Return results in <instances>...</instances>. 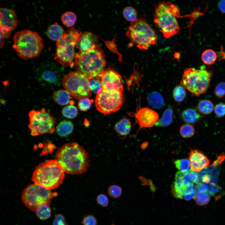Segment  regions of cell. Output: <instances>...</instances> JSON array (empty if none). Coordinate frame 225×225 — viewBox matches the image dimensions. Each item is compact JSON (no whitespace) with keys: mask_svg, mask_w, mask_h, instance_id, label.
<instances>
[{"mask_svg":"<svg viewBox=\"0 0 225 225\" xmlns=\"http://www.w3.org/2000/svg\"><path fill=\"white\" fill-rule=\"evenodd\" d=\"M108 192L109 195L112 198H117L122 195V191L120 187L117 185H112L109 187Z\"/></svg>","mask_w":225,"mask_h":225,"instance_id":"74e56055","label":"cell"},{"mask_svg":"<svg viewBox=\"0 0 225 225\" xmlns=\"http://www.w3.org/2000/svg\"><path fill=\"white\" fill-rule=\"evenodd\" d=\"M61 20L64 25L70 27L75 24L77 20V17L73 12L67 11L62 14Z\"/></svg>","mask_w":225,"mask_h":225,"instance_id":"f1b7e54d","label":"cell"},{"mask_svg":"<svg viewBox=\"0 0 225 225\" xmlns=\"http://www.w3.org/2000/svg\"><path fill=\"white\" fill-rule=\"evenodd\" d=\"M126 35L131 42L140 49L146 50L156 43L157 36L145 18L139 16L131 22Z\"/></svg>","mask_w":225,"mask_h":225,"instance_id":"8992f818","label":"cell"},{"mask_svg":"<svg viewBox=\"0 0 225 225\" xmlns=\"http://www.w3.org/2000/svg\"><path fill=\"white\" fill-rule=\"evenodd\" d=\"M98 40L96 35L90 32H84L78 37L75 46L80 51H86L98 44Z\"/></svg>","mask_w":225,"mask_h":225,"instance_id":"ac0fdd59","label":"cell"},{"mask_svg":"<svg viewBox=\"0 0 225 225\" xmlns=\"http://www.w3.org/2000/svg\"><path fill=\"white\" fill-rule=\"evenodd\" d=\"M88 80L90 88L94 92L97 94L103 90L101 78H94Z\"/></svg>","mask_w":225,"mask_h":225,"instance_id":"8d00e7d4","label":"cell"},{"mask_svg":"<svg viewBox=\"0 0 225 225\" xmlns=\"http://www.w3.org/2000/svg\"><path fill=\"white\" fill-rule=\"evenodd\" d=\"M194 196L192 194H186L183 195V198L186 200H189L192 199L193 198H194Z\"/></svg>","mask_w":225,"mask_h":225,"instance_id":"681fc988","label":"cell"},{"mask_svg":"<svg viewBox=\"0 0 225 225\" xmlns=\"http://www.w3.org/2000/svg\"><path fill=\"white\" fill-rule=\"evenodd\" d=\"M57 193L34 183L27 186L22 191V200L25 206L31 211L35 212L43 204L50 205L52 199Z\"/></svg>","mask_w":225,"mask_h":225,"instance_id":"9c48e42d","label":"cell"},{"mask_svg":"<svg viewBox=\"0 0 225 225\" xmlns=\"http://www.w3.org/2000/svg\"><path fill=\"white\" fill-rule=\"evenodd\" d=\"M96 201L97 204L100 206L106 207L109 204V199L105 195L101 194L98 195L96 198Z\"/></svg>","mask_w":225,"mask_h":225,"instance_id":"60d3db41","label":"cell"},{"mask_svg":"<svg viewBox=\"0 0 225 225\" xmlns=\"http://www.w3.org/2000/svg\"><path fill=\"white\" fill-rule=\"evenodd\" d=\"M193 198L197 204L200 206L207 204L210 200V195L204 192H197Z\"/></svg>","mask_w":225,"mask_h":225,"instance_id":"1f68e13d","label":"cell"},{"mask_svg":"<svg viewBox=\"0 0 225 225\" xmlns=\"http://www.w3.org/2000/svg\"><path fill=\"white\" fill-rule=\"evenodd\" d=\"M174 163L176 167L182 172L188 171L190 168L189 160L187 159H178Z\"/></svg>","mask_w":225,"mask_h":225,"instance_id":"d590c367","label":"cell"},{"mask_svg":"<svg viewBox=\"0 0 225 225\" xmlns=\"http://www.w3.org/2000/svg\"><path fill=\"white\" fill-rule=\"evenodd\" d=\"M207 193L210 196H214L221 189V188L216 184L211 183L208 185Z\"/></svg>","mask_w":225,"mask_h":225,"instance_id":"ee69618b","label":"cell"},{"mask_svg":"<svg viewBox=\"0 0 225 225\" xmlns=\"http://www.w3.org/2000/svg\"><path fill=\"white\" fill-rule=\"evenodd\" d=\"M214 93L218 98L223 97L225 95V82L219 83L215 88Z\"/></svg>","mask_w":225,"mask_h":225,"instance_id":"ab89813d","label":"cell"},{"mask_svg":"<svg viewBox=\"0 0 225 225\" xmlns=\"http://www.w3.org/2000/svg\"><path fill=\"white\" fill-rule=\"evenodd\" d=\"M52 225H67L63 216L61 214L56 215L53 221Z\"/></svg>","mask_w":225,"mask_h":225,"instance_id":"f6af8a7d","label":"cell"},{"mask_svg":"<svg viewBox=\"0 0 225 225\" xmlns=\"http://www.w3.org/2000/svg\"><path fill=\"white\" fill-rule=\"evenodd\" d=\"M111 225H115V224H114V223H113Z\"/></svg>","mask_w":225,"mask_h":225,"instance_id":"f907efd6","label":"cell"},{"mask_svg":"<svg viewBox=\"0 0 225 225\" xmlns=\"http://www.w3.org/2000/svg\"><path fill=\"white\" fill-rule=\"evenodd\" d=\"M13 40V48L24 60L38 56L43 48L42 39L38 33L29 29L16 32Z\"/></svg>","mask_w":225,"mask_h":225,"instance_id":"5b68a950","label":"cell"},{"mask_svg":"<svg viewBox=\"0 0 225 225\" xmlns=\"http://www.w3.org/2000/svg\"><path fill=\"white\" fill-rule=\"evenodd\" d=\"M0 38H8L16 28L18 20L15 9L1 8L0 9Z\"/></svg>","mask_w":225,"mask_h":225,"instance_id":"5bb4252c","label":"cell"},{"mask_svg":"<svg viewBox=\"0 0 225 225\" xmlns=\"http://www.w3.org/2000/svg\"><path fill=\"white\" fill-rule=\"evenodd\" d=\"M182 117L186 122L192 123L197 122L201 118L200 114L195 109L188 108L182 113Z\"/></svg>","mask_w":225,"mask_h":225,"instance_id":"cb8c5ba5","label":"cell"},{"mask_svg":"<svg viewBox=\"0 0 225 225\" xmlns=\"http://www.w3.org/2000/svg\"><path fill=\"white\" fill-rule=\"evenodd\" d=\"M65 172L56 160H48L36 168L32 178L34 183L51 190L59 187L63 182Z\"/></svg>","mask_w":225,"mask_h":225,"instance_id":"277c9868","label":"cell"},{"mask_svg":"<svg viewBox=\"0 0 225 225\" xmlns=\"http://www.w3.org/2000/svg\"><path fill=\"white\" fill-rule=\"evenodd\" d=\"M81 33L73 28H69L62 38L57 41L54 58L63 66L72 68L75 65L74 48Z\"/></svg>","mask_w":225,"mask_h":225,"instance_id":"ba28073f","label":"cell"},{"mask_svg":"<svg viewBox=\"0 0 225 225\" xmlns=\"http://www.w3.org/2000/svg\"><path fill=\"white\" fill-rule=\"evenodd\" d=\"M211 178L210 176L208 174L204 175L200 178V179L202 182L208 183L210 182Z\"/></svg>","mask_w":225,"mask_h":225,"instance_id":"7dc6e473","label":"cell"},{"mask_svg":"<svg viewBox=\"0 0 225 225\" xmlns=\"http://www.w3.org/2000/svg\"><path fill=\"white\" fill-rule=\"evenodd\" d=\"M93 102V100H90L88 98L82 99L79 100L78 102L79 108L82 111H87L90 108Z\"/></svg>","mask_w":225,"mask_h":225,"instance_id":"f35d334b","label":"cell"},{"mask_svg":"<svg viewBox=\"0 0 225 225\" xmlns=\"http://www.w3.org/2000/svg\"><path fill=\"white\" fill-rule=\"evenodd\" d=\"M65 173L78 175L85 172L90 165L89 155L84 148L75 142L67 143L57 151L55 156Z\"/></svg>","mask_w":225,"mask_h":225,"instance_id":"6da1fadb","label":"cell"},{"mask_svg":"<svg viewBox=\"0 0 225 225\" xmlns=\"http://www.w3.org/2000/svg\"><path fill=\"white\" fill-rule=\"evenodd\" d=\"M62 114L63 116L66 118H73L77 115L78 110L77 108L73 105H68L62 109Z\"/></svg>","mask_w":225,"mask_h":225,"instance_id":"e575fe53","label":"cell"},{"mask_svg":"<svg viewBox=\"0 0 225 225\" xmlns=\"http://www.w3.org/2000/svg\"><path fill=\"white\" fill-rule=\"evenodd\" d=\"M198 108L201 113L204 114H208L212 112L214 109V106L210 101L203 100L198 103Z\"/></svg>","mask_w":225,"mask_h":225,"instance_id":"f546056e","label":"cell"},{"mask_svg":"<svg viewBox=\"0 0 225 225\" xmlns=\"http://www.w3.org/2000/svg\"><path fill=\"white\" fill-rule=\"evenodd\" d=\"M59 72L57 65L53 62H47L38 67L36 75L41 83L48 86H57L60 83Z\"/></svg>","mask_w":225,"mask_h":225,"instance_id":"4fadbf2b","label":"cell"},{"mask_svg":"<svg viewBox=\"0 0 225 225\" xmlns=\"http://www.w3.org/2000/svg\"><path fill=\"white\" fill-rule=\"evenodd\" d=\"M28 128L33 136L45 133L52 134L55 130V118L44 108L40 110H33L28 113Z\"/></svg>","mask_w":225,"mask_h":225,"instance_id":"30bf717a","label":"cell"},{"mask_svg":"<svg viewBox=\"0 0 225 225\" xmlns=\"http://www.w3.org/2000/svg\"><path fill=\"white\" fill-rule=\"evenodd\" d=\"M190 169L194 172H200L209 165L210 161L201 152L191 150L189 154Z\"/></svg>","mask_w":225,"mask_h":225,"instance_id":"e0dca14e","label":"cell"},{"mask_svg":"<svg viewBox=\"0 0 225 225\" xmlns=\"http://www.w3.org/2000/svg\"><path fill=\"white\" fill-rule=\"evenodd\" d=\"M52 97L55 102L61 105L70 103L72 98L70 94L66 90H60L54 92Z\"/></svg>","mask_w":225,"mask_h":225,"instance_id":"7402d4cb","label":"cell"},{"mask_svg":"<svg viewBox=\"0 0 225 225\" xmlns=\"http://www.w3.org/2000/svg\"><path fill=\"white\" fill-rule=\"evenodd\" d=\"M195 189L198 192H208V186L205 184L198 182L197 183Z\"/></svg>","mask_w":225,"mask_h":225,"instance_id":"bcb514c9","label":"cell"},{"mask_svg":"<svg viewBox=\"0 0 225 225\" xmlns=\"http://www.w3.org/2000/svg\"><path fill=\"white\" fill-rule=\"evenodd\" d=\"M180 12L178 8L170 1L160 2L156 6L154 21L165 38H169L179 31L177 19L180 17Z\"/></svg>","mask_w":225,"mask_h":225,"instance_id":"3957f363","label":"cell"},{"mask_svg":"<svg viewBox=\"0 0 225 225\" xmlns=\"http://www.w3.org/2000/svg\"><path fill=\"white\" fill-rule=\"evenodd\" d=\"M105 57L103 50L98 44L87 51H79L75 56L77 71L88 80L101 78L106 65Z\"/></svg>","mask_w":225,"mask_h":225,"instance_id":"7a4b0ae2","label":"cell"},{"mask_svg":"<svg viewBox=\"0 0 225 225\" xmlns=\"http://www.w3.org/2000/svg\"><path fill=\"white\" fill-rule=\"evenodd\" d=\"M123 15L126 20L131 22L137 18V12L136 10L131 6L125 8L123 10Z\"/></svg>","mask_w":225,"mask_h":225,"instance_id":"4dcf8cb0","label":"cell"},{"mask_svg":"<svg viewBox=\"0 0 225 225\" xmlns=\"http://www.w3.org/2000/svg\"><path fill=\"white\" fill-rule=\"evenodd\" d=\"M135 124L139 128H150L158 120V114L154 110L147 108L140 109L135 114Z\"/></svg>","mask_w":225,"mask_h":225,"instance_id":"2e32d148","label":"cell"},{"mask_svg":"<svg viewBox=\"0 0 225 225\" xmlns=\"http://www.w3.org/2000/svg\"><path fill=\"white\" fill-rule=\"evenodd\" d=\"M62 83L66 90L76 100L88 98L91 96L89 80L77 71L65 75L62 79Z\"/></svg>","mask_w":225,"mask_h":225,"instance_id":"8fae6325","label":"cell"},{"mask_svg":"<svg viewBox=\"0 0 225 225\" xmlns=\"http://www.w3.org/2000/svg\"><path fill=\"white\" fill-rule=\"evenodd\" d=\"M186 94L185 88L181 85L176 86L173 92V96L175 100L180 102L185 98Z\"/></svg>","mask_w":225,"mask_h":225,"instance_id":"836d02e7","label":"cell"},{"mask_svg":"<svg viewBox=\"0 0 225 225\" xmlns=\"http://www.w3.org/2000/svg\"><path fill=\"white\" fill-rule=\"evenodd\" d=\"M131 128V122L126 118L121 119L114 126L116 132L119 136L122 137H125L129 134Z\"/></svg>","mask_w":225,"mask_h":225,"instance_id":"d6986e66","label":"cell"},{"mask_svg":"<svg viewBox=\"0 0 225 225\" xmlns=\"http://www.w3.org/2000/svg\"><path fill=\"white\" fill-rule=\"evenodd\" d=\"M173 113L172 109L167 108L161 118L156 123L155 125L157 127H166L170 125L172 121Z\"/></svg>","mask_w":225,"mask_h":225,"instance_id":"484cf974","label":"cell"},{"mask_svg":"<svg viewBox=\"0 0 225 225\" xmlns=\"http://www.w3.org/2000/svg\"><path fill=\"white\" fill-rule=\"evenodd\" d=\"M81 222L83 225H97V224L96 218L91 215L84 216Z\"/></svg>","mask_w":225,"mask_h":225,"instance_id":"b9f144b4","label":"cell"},{"mask_svg":"<svg viewBox=\"0 0 225 225\" xmlns=\"http://www.w3.org/2000/svg\"><path fill=\"white\" fill-rule=\"evenodd\" d=\"M217 54L215 51L211 49L204 50L201 55V59L206 65H211L217 60Z\"/></svg>","mask_w":225,"mask_h":225,"instance_id":"4316f807","label":"cell"},{"mask_svg":"<svg viewBox=\"0 0 225 225\" xmlns=\"http://www.w3.org/2000/svg\"><path fill=\"white\" fill-rule=\"evenodd\" d=\"M195 129L192 125L186 124L182 125L180 129V133L183 138H187L192 137L194 134Z\"/></svg>","mask_w":225,"mask_h":225,"instance_id":"d6a6232c","label":"cell"},{"mask_svg":"<svg viewBox=\"0 0 225 225\" xmlns=\"http://www.w3.org/2000/svg\"><path fill=\"white\" fill-rule=\"evenodd\" d=\"M73 128V124L71 122L64 120L58 124L56 127V131L59 136L66 137L72 132Z\"/></svg>","mask_w":225,"mask_h":225,"instance_id":"603a6c76","label":"cell"},{"mask_svg":"<svg viewBox=\"0 0 225 225\" xmlns=\"http://www.w3.org/2000/svg\"><path fill=\"white\" fill-rule=\"evenodd\" d=\"M100 78L103 90L108 91H123L122 77L113 68H109L105 70Z\"/></svg>","mask_w":225,"mask_h":225,"instance_id":"9a60e30c","label":"cell"},{"mask_svg":"<svg viewBox=\"0 0 225 225\" xmlns=\"http://www.w3.org/2000/svg\"><path fill=\"white\" fill-rule=\"evenodd\" d=\"M215 114L219 117H222L225 115V104L220 103L217 104L214 108Z\"/></svg>","mask_w":225,"mask_h":225,"instance_id":"7bdbcfd3","label":"cell"},{"mask_svg":"<svg viewBox=\"0 0 225 225\" xmlns=\"http://www.w3.org/2000/svg\"><path fill=\"white\" fill-rule=\"evenodd\" d=\"M64 33L63 28L57 23L49 26L47 31L48 37L51 40L57 41L62 38Z\"/></svg>","mask_w":225,"mask_h":225,"instance_id":"44dd1931","label":"cell"},{"mask_svg":"<svg viewBox=\"0 0 225 225\" xmlns=\"http://www.w3.org/2000/svg\"><path fill=\"white\" fill-rule=\"evenodd\" d=\"M212 75L204 65L197 69L186 68L183 72L181 85L193 95L199 96L206 92L209 86Z\"/></svg>","mask_w":225,"mask_h":225,"instance_id":"52a82bcc","label":"cell"},{"mask_svg":"<svg viewBox=\"0 0 225 225\" xmlns=\"http://www.w3.org/2000/svg\"><path fill=\"white\" fill-rule=\"evenodd\" d=\"M180 173L182 182L185 188L193 185L195 183L199 182V176L196 172L192 171H188L185 172L180 171Z\"/></svg>","mask_w":225,"mask_h":225,"instance_id":"ffe728a7","label":"cell"},{"mask_svg":"<svg viewBox=\"0 0 225 225\" xmlns=\"http://www.w3.org/2000/svg\"><path fill=\"white\" fill-rule=\"evenodd\" d=\"M148 100L149 105L156 108H161L164 103L162 96L157 92H153L150 93L148 97Z\"/></svg>","mask_w":225,"mask_h":225,"instance_id":"d4e9b609","label":"cell"},{"mask_svg":"<svg viewBox=\"0 0 225 225\" xmlns=\"http://www.w3.org/2000/svg\"><path fill=\"white\" fill-rule=\"evenodd\" d=\"M218 7L222 12L225 13V0L221 1L219 2Z\"/></svg>","mask_w":225,"mask_h":225,"instance_id":"c3c4849f","label":"cell"},{"mask_svg":"<svg viewBox=\"0 0 225 225\" xmlns=\"http://www.w3.org/2000/svg\"><path fill=\"white\" fill-rule=\"evenodd\" d=\"M124 100V96L121 90L108 91L102 90L97 94L95 106L98 111L106 115L119 110Z\"/></svg>","mask_w":225,"mask_h":225,"instance_id":"7c38bea8","label":"cell"},{"mask_svg":"<svg viewBox=\"0 0 225 225\" xmlns=\"http://www.w3.org/2000/svg\"><path fill=\"white\" fill-rule=\"evenodd\" d=\"M49 205L43 204L40 206L35 212L37 217L41 220H45L49 218L51 215V210Z\"/></svg>","mask_w":225,"mask_h":225,"instance_id":"83f0119b","label":"cell"}]
</instances>
